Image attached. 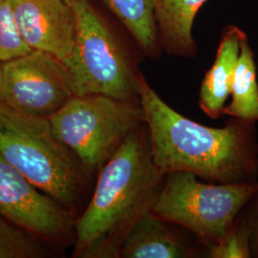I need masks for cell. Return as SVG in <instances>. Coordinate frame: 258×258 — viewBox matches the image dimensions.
Here are the masks:
<instances>
[{
  "label": "cell",
  "instance_id": "1",
  "mask_svg": "<svg viewBox=\"0 0 258 258\" xmlns=\"http://www.w3.org/2000/svg\"><path fill=\"white\" fill-rule=\"evenodd\" d=\"M138 94L152 157L163 174L185 171L219 184L258 182L255 122L231 118L221 128L196 122L169 106L141 72Z\"/></svg>",
  "mask_w": 258,
  "mask_h": 258
},
{
  "label": "cell",
  "instance_id": "5",
  "mask_svg": "<svg viewBox=\"0 0 258 258\" xmlns=\"http://www.w3.org/2000/svg\"><path fill=\"white\" fill-rule=\"evenodd\" d=\"M48 119L55 137L93 173L145 122V113L140 103L90 94L72 96Z\"/></svg>",
  "mask_w": 258,
  "mask_h": 258
},
{
  "label": "cell",
  "instance_id": "9",
  "mask_svg": "<svg viewBox=\"0 0 258 258\" xmlns=\"http://www.w3.org/2000/svg\"><path fill=\"white\" fill-rule=\"evenodd\" d=\"M21 36L32 50L55 55L61 61L73 51L77 20L65 0H12Z\"/></svg>",
  "mask_w": 258,
  "mask_h": 258
},
{
  "label": "cell",
  "instance_id": "19",
  "mask_svg": "<svg viewBox=\"0 0 258 258\" xmlns=\"http://www.w3.org/2000/svg\"><path fill=\"white\" fill-rule=\"evenodd\" d=\"M2 77H3V62L0 60V86L2 83Z\"/></svg>",
  "mask_w": 258,
  "mask_h": 258
},
{
  "label": "cell",
  "instance_id": "7",
  "mask_svg": "<svg viewBox=\"0 0 258 258\" xmlns=\"http://www.w3.org/2000/svg\"><path fill=\"white\" fill-rule=\"evenodd\" d=\"M74 96L64 63L38 50L3 62L0 102L16 110L49 118Z\"/></svg>",
  "mask_w": 258,
  "mask_h": 258
},
{
  "label": "cell",
  "instance_id": "20",
  "mask_svg": "<svg viewBox=\"0 0 258 258\" xmlns=\"http://www.w3.org/2000/svg\"><path fill=\"white\" fill-rule=\"evenodd\" d=\"M65 1H66L68 4H70V5L72 6V5L74 4L75 2H76V1H78V0H65Z\"/></svg>",
  "mask_w": 258,
  "mask_h": 258
},
{
  "label": "cell",
  "instance_id": "11",
  "mask_svg": "<svg viewBox=\"0 0 258 258\" xmlns=\"http://www.w3.org/2000/svg\"><path fill=\"white\" fill-rule=\"evenodd\" d=\"M247 34L239 27L228 25L223 30L214 62L207 71L199 91V106L212 120L222 115L239 58L242 41Z\"/></svg>",
  "mask_w": 258,
  "mask_h": 258
},
{
  "label": "cell",
  "instance_id": "8",
  "mask_svg": "<svg viewBox=\"0 0 258 258\" xmlns=\"http://www.w3.org/2000/svg\"><path fill=\"white\" fill-rule=\"evenodd\" d=\"M0 216L21 230L58 237L75 222L70 212L0 155Z\"/></svg>",
  "mask_w": 258,
  "mask_h": 258
},
{
  "label": "cell",
  "instance_id": "15",
  "mask_svg": "<svg viewBox=\"0 0 258 258\" xmlns=\"http://www.w3.org/2000/svg\"><path fill=\"white\" fill-rule=\"evenodd\" d=\"M206 249L207 257H251L250 231L243 213L240 212L239 215L232 222L230 228L222 235L220 239Z\"/></svg>",
  "mask_w": 258,
  "mask_h": 258
},
{
  "label": "cell",
  "instance_id": "13",
  "mask_svg": "<svg viewBox=\"0 0 258 258\" xmlns=\"http://www.w3.org/2000/svg\"><path fill=\"white\" fill-rule=\"evenodd\" d=\"M150 58L161 54L153 0H102Z\"/></svg>",
  "mask_w": 258,
  "mask_h": 258
},
{
  "label": "cell",
  "instance_id": "10",
  "mask_svg": "<svg viewBox=\"0 0 258 258\" xmlns=\"http://www.w3.org/2000/svg\"><path fill=\"white\" fill-rule=\"evenodd\" d=\"M198 254V249L171 223L149 212L129 232L119 257L194 258Z\"/></svg>",
  "mask_w": 258,
  "mask_h": 258
},
{
  "label": "cell",
  "instance_id": "6",
  "mask_svg": "<svg viewBox=\"0 0 258 258\" xmlns=\"http://www.w3.org/2000/svg\"><path fill=\"white\" fill-rule=\"evenodd\" d=\"M258 189V182L203 183L190 172L165 176L151 212L192 232L206 248L230 228Z\"/></svg>",
  "mask_w": 258,
  "mask_h": 258
},
{
  "label": "cell",
  "instance_id": "3",
  "mask_svg": "<svg viewBox=\"0 0 258 258\" xmlns=\"http://www.w3.org/2000/svg\"><path fill=\"white\" fill-rule=\"evenodd\" d=\"M0 155L62 206H71L81 197L88 171L55 137L48 118L0 102Z\"/></svg>",
  "mask_w": 258,
  "mask_h": 258
},
{
  "label": "cell",
  "instance_id": "4",
  "mask_svg": "<svg viewBox=\"0 0 258 258\" xmlns=\"http://www.w3.org/2000/svg\"><path fill=\"white\" fill-rule=\"evenodd\" d=\"M77 20L74 48L63 60L75 96L99 94L140 103L138 68L89 0L72 5Z\"/></svg>",
  "mask_w": 258,
  "mask_h": 258
},
{
  "label": "cell",
  "instance_id": "17",
  "mask_svg": "<svg viewBox=\"0 0 258 258\" xmlns=\"http://www.w3.org/2000/svg\"><path fill=\"white\" fill-rule=\"evenodd\" d=\"M45 251L22 230L0 216V258H37Z\"/></svg>",
  "mask_w": 258,
  "mask_h": 258
},
{
  "label": "cell",
  "instance_id": "12",
  "mask_svg": "<svg viewBox=\"0 0 258 258\" xmlns=\"http://www.w3.org/2000/svg\"><path fill=\"white\" fill-rule=\"evenodd\" d=\"M208 0H153L159 39L167 54L194 57L197 53L194 19Z\"/></svg>",
  "mask_w": 258,
  "mask_h": 258
},
{
  "label": "cell",
  "instance_id": "14",
  "mask_svg": "<svg viewBox=\"0 0 258 258\" xmlns=\"http://www.w3.org/2000/svg\"><path fill=\"white\" fill-rule=\"evenodd\" d=\"M231 101L222 115L239 120H258V83L254 54L248 37L241 44L239 58L231 85Z\"/></svg>",
  "mask_w": 258,
  "mask_h": 258
},
{
  "label": "cell",
  "instance_id": "18",
  "mask_svg": "<svg viewBox=\"0 0 258 258\" xmlns=\"http://www.w3.org/2000/svg\"><path fill=\"white\" fill-rule=\"evenodd\" d=\"M250 231L251 257L258 258V189L242 210Z\"/></svg>",
  "mask_w": 258,
  "mask_h": 258
},
{
  "label": "cell",
  "instance_id": "16",
  "mask_svg": "<svg viewBox=\"0 0 258 258\" xmlns=\"http://www.w3.org/2000/svg\"><path fill=\"white\" fill-rule=\"evenodd\" d=\"M31 51L19 31L12 0H0V60L6 62Z\"/></svg>",
  "mask_w": 258,
  "mask_h": 258
},
{
  "label": "cell",
  "instance_id": "2",
  "mask_svg": "<svg viewBox=\"0 0 258 258\" xmlns=\"http://www.w3.org/2000/svg\"><path fill=\"white\" fill-rule=\"evenodd\" d=\"M146 122L133 130L100 170L92 198L75 221L77 257H119L133 227L151 212L165 180Z\"/></svg>",
  "mask_w": 258,
  "mask_h": 258
}]
</instances>
